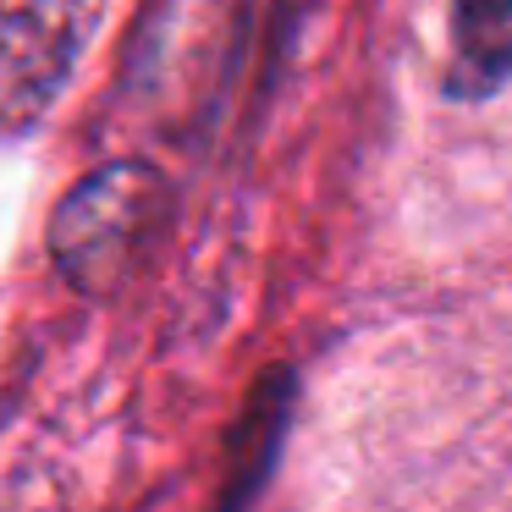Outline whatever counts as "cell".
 <instances>
[{"label":"cell","instance_id":"obj_1","mask_svg":"<svg viewBox=\"0 0 512 512\" xmlns=\"http://www.w3.org/2000/svg\"><path fill=\"white\" fill-rule=\"evenodd\" d=\"M166 221L171 182L144 160H116V166H100L94 177H83L61 199L56 226H50V254L78 292L105 298L149 259Z\"/></svg>","mask_w":512,"mask_h":512},{"label":"cell","instance_id":"obj_2","mask_svg":"<svg viewBox=\"0 0 512 512\" xmlns=\"http://www.w3.org/2000/svg\"><path fill=\"white\" fill-rule=\"evenodd\" d=\"M94 23L100 0H0V133L56 105Z\"/></svg>","mask_w":512,"mask_h":512},{"label":"cell","instance_id":"obj_3","mask_svg":"<svg viewBox=\"0 0 512 512\" xmlns=\"http://www.w3.org/2000/svg\"><path fill=\"white\" fill-rule=\"evenodd\" d=\"M512 78V0H452L446 89L479 100Z\"/></svg>","mask_w":512,"mask_h":512},{"label":"cell","instance_id":"obj_4","mask_svg":"<svg viewBox=\"0 0 512 512\" xmlns=\"http://www.w3.org/2000/svg\"><path fill=\"white\" fill-rule=\"evenodd\" d=\"M281 419H287V375H270V386H259L254 413L243 419V435H237V441H254V452L237 457V474L243 479L232 485V501H243L248 490H254V479L265 474L270 446H276V435H281Z\"/></svg>","mask_w":512,"mask_h":512}]
</instances>
